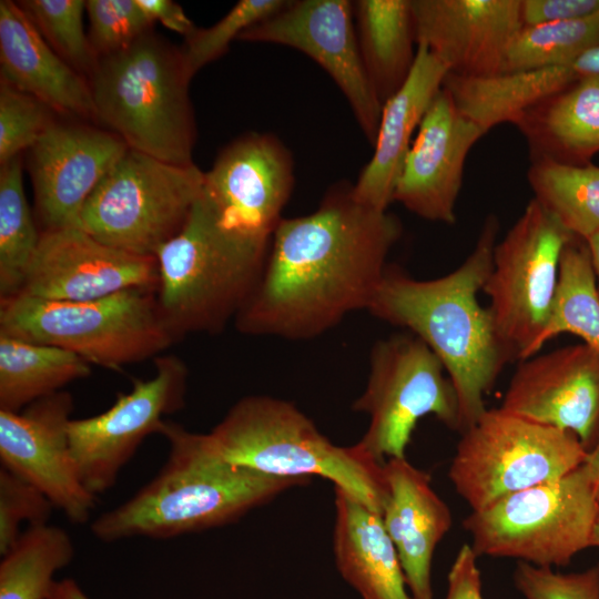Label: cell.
<instances>
[{
    "mask_svg": "<svg viewBox=\"0 0 599 599\" xmlns=\"http://www.w3.org/2000/svg\"><path fill=\"white\" fill-rule=\"evenodd\" d=\"M576 236L535 199L496 243L483 286L497 333L515 359L529 357L554 301L560 257Z\"/></svg>",
    "mask_w": 599,
    "mask_h": 599,
    "instance_id": "cell-12",
    "label": "cell"
},
{
    "mask_svg": "<svg viewBox=\"0 0 599 599\" xmlns=\"http://www.w3.org/2000/svg\"><path fill=\"white\" fill-rule=\"evenodd\" d=\"M498 232L497 216L488 215L467 258L438 278L416 280L388 264L367 309L419 337L440 359L457 394L460 434L487 409L485 396L516 361L477 297L493 267Z\"/></svg>",
    "mask_w": 599,
    "mask_h": 599,
    "instance_id": "cell-2",
    "label": "cell"
},
{
    "mask_svg": "<svg viewBox=\"0 0 599 599\" xmlns=\"http://www.w3.org/2000/svg\"><path fill=\"white\" fill-rule=\"evenodd\" d=\"M293 185L290 151L274 135L252 132L224 148L204 172L203 195L224 229L268 241Z\"/></svg>",
    "mask_w": 599,
    "mask_h": 599,
    "instance_id": "cell-16",
    "label": "cell"
},
{
    "mask_svg": "<svg viewBox=\"0 0 599 599\" xmlns=\"http://www.w3.org/2000/svg\"><path fill=\"white\" fill-rule=\"evenodd\" d=\"M514 124L531 160L589 164L599 152V78L573 82L526 110Z\"/></svg>",
    "mask_w": 599,
    "mask_h": 599,
    "instance_id": "cell-26",
    "label": "cell"
},
{
    "mask_svg": "<svg viewBox=\"0 0 599 599\" xmlns=\"http://www.w3.org/2000/svg\"><path fill=\"white\" fill-rule=\"evenodd\" d=\"M90 374L72 352L0 333V410L20 412Z\"/></svg>",
    "mask_w": 599,
    "mask_h": 599,
    "instance_id": "cell-29",
    "label": "cell"
},
{
    "mask_svg": "<svg viewBox=\"0 0 599 599\" xmlns=\"http://www.w3.org/2000/svg\"><path fill=\"white\" fill-rule=\"evenodd\" d=\"M387 499L382 518L397 550L413 599H434L432 565L437 545L453 525L447 504L428 473L405 458L384 463Z\"/></svg>",
    "mask_w": 599,
    "mask_h": 599,
    "instance_id": "cell-22",
    "label": "cell"
},
{
    "mask_svg": "<svg viewBox=\"0 0 599 599\" xmlns=\"http://www.w3.org/2000/svg\"><path fill=\"white\" fill-rule=\"evenodd\" d=\"M153 256L100 242L80 227L43 230L20 293L50 301L85 302L131 288H158Z\"/></svg>",
    "mask_w": 599,
    "mask_h": 599,
    "instance_id": "cell-17",
    "label": "cell"
},
{
    "mask_svg": "<svg viewBox=\"0 0 599 599\" xmlns=\"http://www.w3.org/2000/svg\"><path fill=\"white\" fill-rule=\"evenodd\" d=\"M402 233L397 216L358 202L352 184L333 185L313 213L281 220L236 328L308 339L368 309Z\"/></svg>",
    "mask_w": 599,
    "mask_h": 599,
    "instance_id": "cell-1",
    "label": "cell"
},
{
    "mask_svg": "<svg viewBox=\"0 0 599 599\" xmlns=\"http://www.w3.org/2000/svg\"><path fill=\"white\" fill-rule=\"evenodd\" d=\"M599 496L583 463L568 475L508 495L463 521L479 556L566 566L590 547Z\"/></svg>",
    "mask_w": 599,
    "mask_h": 599,
    "instance_id": "cell-8",
    "label": "cell"
},
{
    "mask_svg": "<svg viewBox=\"0 0 599 599\" xmlns=\"http://www.w3.org/2000/svg\"><path fill=\"white\" fill-rule=\"evenodd\" d=\"M74 556L70 535L49 524L29 526L0 562V599H48L53 575Z\"/></svg>",
    "mask_w": 599,
    "mask_h": 599,
    "instance_id": "cell-32",
    "label": "cell"
},
{
    "mask_svg": "<svg viewBox=\"0 0 599 599\" xmlns=\"http://www.w3.org/2000/svg\"><path fill=\"white\" fill-rule=\"evenodd\" d=\"M0 333L72 352L112 370L158 357L176 342L151 288L85 302L19 293L0 300Z\"/></svg>",
    "mask_w": 599,
    "mask_h": 599,
    "instance_id": "cell-7",
    "label": "cell"
},
{
    "mask_svg": "<svg viewBox=\"0 0 599 599\" xmlns=\"http://www.w3.org/2000/svg\"><path fill=\"white\" fill-rule=\"evenodd\" d=\"M576 81L567 64L483 77L448 72L443 89L457 110L486 134L501 123L514 124L526 110Z\"/></svg>",
    "mask_w": 599,
    "mask_h": 599,
    "instance_id": "cell-27",
    "label": "cell"
},
{
    "mask_svg": "<svg viewBox=\"0 0 599 599\" xmlns=\"http://www.w3.org/2000/svg\"><path fill=\"white\" fill-rule=\"evenodd\" d=\"M1 79L53 112L94 119L89 81L44 40L20 4L0 1Z\"/></svg>",
    "mask_w": 599,
    "mask_h": 599,
    "instance_id": "cell-24",
    "label": "cell"
},
{
    "mask_svg": "<svg viewBox=\"0 0 599 599\" xmlns=\"http://www.w3.org/2000/svg\"><path fill=\"white\" fill-rule=\"evenodd\" d=\"M138 3L154 23L161 22L167 29L189 37L196 28L180 4L171 0H138Z\"/></svg>",
    "mask_w": 599,
    "mask_h": 599,
    "instance_id": "cell-43",
    "label": "cell"
},
{
    "mask_svg": "<svg viewBox=\"0 0 599 599\" xmlns=\"http://www.w3.org/2000/svg\"><path fill=\"white\" fill-rule=\"evenodd\" d=\"M51 109L0 78V164L30 150L53 123Z\"/></svg>",
    "mask_w": 599,
    "mask_h": 599,
    "instance_id": "cell-37",
    "label": "cell"
},
{
    "mask_svg": "<svg viewBox=\"0 0 599 599\" xmlns=\"http://www.w3.org/2000/svg\"><path fill=\"white\" fill-rule=\"evenodd\" d=\"M583 466L599 496V437L593 447L587 453Z\"/></svg>",
    "mask_w": 599,
    "mask_h": 599,
    "instance_id": "cell-46",
    "label": "cell"
},
{
    "mask_svg": "<svg viewBox=\"0 0 599 599\" xmlns=\"http://www.w3.org/2000/svg\"><path fill=\"white\" fill-rule=\"evenodd\" d=\"M128 149L108 130L53 121L29 150L34 202L44 230L79 227L85 202Z\"/></svg>",
    "mask_w": 599,
    "mask_h": 599,
    "instance_id": "cell-19",
    "label": "cell"
},
{
    "mask_svg": "<svg viewBox=\"0 0 599 599\" xmlns=\"http://www.w3.org/2000/svg\"><path fill=\"white\" fill-rule=\"evenodd\" d=\"M333 552L342 578L363 599H413L382 515L334 487Z\"/></svg>",
    "mask_w": 599,
    "mask_h": 599,
    "instance_id": "cell-25",
    "label": "cell"
},
{
    "mask_svg": "<svg viewBox=\"0 0 599 599\" xmlns=\"http://www.w3.org/2000/svg\"><path fill=\"white\" fill-rule=\"evenodd\" d=\"M417 44L463 77L501 72L522 28L520 0H410Z\"/></svg>",
    "mask_w": 599,
    "mask_h": 599,
    "instance_id": "cell-21",
    "label": "cell"
},
{
    "mask_svg": "<svg viewBox=\"0 0 599 599\" xmlns=\"http://www.w3.org/2000/svg\"><path fill=\"white\" fill-rule=\"evenodd\" d=\"M203 447L235 467L281 478L331 480L382 515L387 499L384 463L356 443H332L293 403L265 395L245 396L209 432Z\"/></svg>",
    "mask_w": 599,
    "mask_h": 599,
    "instance_id": "cell-4",
    "label": "cell"
},
{
    "mask_svg": "<svg viewBox=\"0 0 599 599\" xmlns=\"http://www.w3.org/2000/svg\"><path fill=\"white\" fill-rule=\"evenodd\" d=\"M54 506L32 484L0 468V554L3 556L20 537L21 522L48 524Z\"/></svg>",
    "mask_w": 599,
    "mask_h": 599,
    "instance_id": "cell-39",
    "label": "cell"
},
{
    "mask_svg": "<svg viewBox=\"0 0 599 599\" xmlns=\"http://www.w3.org/2000/svg\"><path fill=\"white\" fill-rule=\"evenodd\" d=\"M159 434L169 443L167 460L131 498L92 521L99 540L166 539L221 527L308 483L225 464L203 447L199 433L171 420Z\"/></svg>",
    "mask_w": 599,
    "mask_h": 599,
    "instance_id": "cell-3",
    "label": "cell"
},
{
    "mask_svg": "<svg viewBox=\"0 0 599 599\" xmlns=\"http://www.w3.org/2000/svg\"><path fill=\"white\" fill-rule=\"evenodd\" d=\"M50 47L88 78L98 58L84 32L83 0H27L19 3Z\"/></svg>",
    "mask_w": 599,
    "mask_h": 599,
    "instance_id": "cell-35",
    "label": "cell"
},
{
    "mask_svg": "<svg viewBox=\"0 0 599 599\" xmlns=\"http://www.w3.org/2000/svg\"><path fill=\"white\" fill-rule=\"evenodd\" d=\"M564 333L576 335L599 351V292L589 248L579 237H573L561 253L549 316L529 357Z\"/></svg>",
    "mask_w": 599,
    "mask_h": 599,
    "instance_id": "cell-30",
    "label": "cell"
},
{
    "mask_svg": "<svg viewBox=\"0 0 599 599\" xmlns=\"http://www.w3.org/2000/svg\"><path fill=\"white\" fill-rule=\"evenodd\" d=\"M570 67L578 81L599 78V45L583 51L570 63Z\"/></svg>",
    "mask_w": 599,
    "mask_h": 599,
    "instance_id": "cell-44",
    "label": "cell"
},
{
    "mask_svg": "<svg viewBox=\"0 0 599 599\" xmlns=\"http://www.w3.org/2000/svg\"><path fill=\"white\" fill-rule=\"evenodd\" d=\"M448 588L445 599H484L478 556L470 545L464 544L447 576Z\"/></svg>",
    "mask_w": 599,
    "mask_h": 599,
    "instance_id": "cell-42",
    "label": "cell"
},
{
    "mask_svg": "<svg viewBox=\"0 0 599 599\" xmlns=\"http://www.w3.org/2000/svg\"><path fill=\"white\" fill-rule=\"evenodd\" d=\"M154 361V375L135 378L132 389L118 394L109 409L70 422L71 453L82 484L94 496L114 486L142 441L159 434L164 416L179 412L185 404V363L174 355L158 356Z\"/></svg>",
    "mask_w": 599,
    "mask_h": 599,
    "instance_id": "cell-13",
    "label": "cell"
},
{
    "mask_svg": "<svg viewBox=\"0 0 599 599\" xmlns=\"http://www.w3.org/2000/svg\"><path fill=\"white\" fill-rule=\"evenodd\" d=\"M40 237L23 187L21 156H17L0 170V300L21 292Z\"/></svg>",
    "mask_w": 599,
    "mask_h": 599,
    "instance_id": "cell-33",
    "label": "cell"
},
{
    "mask_svg": "<svg viewBox=\"0 0 599 599\" xmlns=\"http://www.w3.org/2000/svg\"><path fill=\"white\" fill-rule=\"evenodd\" d=\"M48 599H90L73 579L55 581Z\"/></svg>",
    "mask_w": 599,
    "mask_h": 599,
    "instance_id": "cell-45",
    "label": "cell"
},
{
    "mask_svg": "<svg viewBox=\"0 0 599 599\" xmlns=\"http://www.w3.org/2000/svg\"><path fill=\"white\" fill-rule=\"evenodd\" d=\"M285 0H241L221 20L206 29H195L182 51L183 62L192 78L201 68L226 52L242 32L281 10Z\"/></svg>",
    "mask_w": 599,
    "mask_h": 599,
    "instance_id": "cell-36",
    "label": "cell"
},
{
    "mask_svg": "<svg viewBox=\"0 0 599 599\" xmlns=\"http://www.w3.org/2000/svg\"><path fill=\"white\" fill-rule=\"evenodd\" d=\"M73 398L67 390L42 397L20 412L0 410L2 467L32 484L73 524H85L95 498L73 459L69 425Z\"/></svg>",
    "mask_w": 599,
    "mask_h": 599,
    "instance_id": "cell-15",
    "label": "cell"
},
{
    "mask_svg": "<svg viewBox=\"0 0 599 599\" xmlns=\"http://www.w3.org/2000/svg\"><path fill=\"white\" fill-rule=\"evenodd\" d=\"M599 11V0H520L522 27L568 21Z\"/></svg>",
    "mask_w": 599,
    "mask_h": 599,
    "instance_id": "cell-41",
    "label": "cell"
},
{
    "mask_svg": "<svg viewBox=\"0 0 599 599\" xmlns=\"http://www.w3.org/2000/svg\"><path fill=\"white\" fill-rule=\"evenodd\" d=\"M238 40L291 47L317 62L341 89L374 146L383 105L362 60L353 3L288 1L276 13L242 32Z\"/></svg>",
    "mask_w": 599,
    "mask_h": 599,
    "instance_id": "cell-14",
    "label": "cell"
},
{
    "mask_svg": "<svg viewBox=\"0 0 599 599\" xmlns=\"http://www.w3.org/2000/svg\"><path fill=\"white\" fill-rule=\"evenodd\" d=\"M500 408L573 434L588 453L599 437V351L582 343L521 359Z\"/></svg>",
    "mask_w": 599,
    "mask_h": 599,
    "instance_id": "cell-18",
    "label": "cell"
},
{
    "mask_svg": "<svg viewBox=\"0 0 599 599\" xmlns=\"http://www.w3.org/2000/svg\"><path fill=\"white\" fill-rule=\"evenodd\" d=\"M191 79L182 51L151 30L98 59L88 80L94 119L129 149L172 164H193Z\"/></svg>",
    "mask_w": 599,
    "mask_h": 599,
    "instance_id": "cell-6",
    "label": "cell"
},
{
    "mask_svg": "<svg viewBox=\"0 0 599 599\" xmlns=\"http://www.w3.org/2000/svg\"><path fill=\"white\" fill-rule=\"evenodd\" d=\"M512 578L526 599H599V564L581 572L562 573L519 561Z\"/></svg>",
    "mask_w": 599,
    "mask_h": 599,
    "instance_id": "cell-40",
    "label": "cell"
},
{
    "mask_svg": "<svg viewBox=\"0 0 599 599\" xmlns=\"http://www.w3.org/2000/svg\"><path fill=\"white\" fill-rule=\"evenodd\" d=\"M590 252L591 263L597 280V286L599 292V232L591 235L585 241Z\"/></svg>",
    "mask_w": 599,
    "mask_h": 599,
    "instance_id": "cell-47",
    "label": "cell"
},
{
    "mask_svg": "<svg viewBox=\"0 0 599 599\" xmlns=\"http://www.w3.org/2000/svg\"><path fill=\"white\" fill-rule=\"evenodd\" d=\"M534 197L568 232L583 241L599 232V166L531 160Z\"/></svg>",
    "mask_w": 599,
    "mask_h": 599,
    "instance_id": "cell-31",
    "label": "cell"
},
{
    "mask_svg": "<svg viewBox=\"0 0 599 599\" xmlns=\"http://www.w3.org/2000/svg\"><path fill=\"white\" fill-rule=\"evenodd\" d=\"M270 243L224 229L202 191L182 230L155 254L158 306L176 341L219 333L235 319L257 284Z\"/></svg>",
    "mask_w": 599,
    "mask_h": 599,
    "instance_id": "cell-5",
    "label": "cell"
},
{
    "mask_svg": "<svg viewBox=\"0 0 599 599\" xmlns=\"http://www.w3.org/2000/svg\"><path fill=\"white\" fill-rule=\"evenodd\" d=\"M89 41L97 58L119 52L152 30L138 0H88Z\"/></svg>",
    "mask_w": 599,
    "mask_h": 599,
    "instance_id": "cell-38",
    "label": "cell"
},
{
    "mask_svg": "<svg viewBox=\"0 0 599 599\" xmlns=\"http://www.w3.org/2000/svg\"><path fill=\"white\" fill-rule=\"evenodd\" d=\"M353 6L362 60L383 105L405 83L416 59L410 0H358Z\"/></svg>",
    "mask_w": 599,
    "mask_h": 599,
    "instance_id": "cell-28",
    "label": "cell"
},
{
    "mask_svg": "<svg viewBox=\"0 0 599 599\" xmlns=\"http://www.w3.org/2000/svg\"><path fill=\"white\" fill-rule=\"evenodd\" d=\"M599 45V11L583 18L522 27L511 39L501 72L570 64Z\"/></svg>",
    "mask_w": 599,
    "mask_h": 599,
    "instance_id": "cell-34",
    "label": "cell"
},
{
    "mask_svg": "<svg viewBox=\"0 0 599 599\" xmlns=\"http://www.w3.org/2000/svg\"><path fill=\"white\" fill-rule=\"evenodd\" d=\"M448 68L424 44H417L413 69L400 89L382 106L374 153L363 169L353 196L370 207L387 211L406 154Z\"/></svg>",
    "mask_w": 599,
    "mask_h": 599,
    "instance_id": "cell-23",
    "label": "cell"
},
{
    "mask_svg": "<svg viewBox=\"0 0 599 599\" xmlns=\"http://www.w3.org/2000/svg\"><path fill=\"white\" fill-rule=\"evenodd\" d=\"M352 408L369 416L357 444L380 463L385 457H406L413 432L424 416L434 415L459 430L458 398L443 363L409 332L374 344L366 386Z\"/></svg>",
    "mask_w": 599,
    "mask_h": 599,
    "instance_id": "cell-11",
    "label": "cell"
},
{
    "mask_svg": "<svg viewBox=\"0 0 599 599\" xmlns=\"http://www.w3.org/2000/svg\"><path fill=\"white\" fill-rule=\"evenodd\" d=\"M590 547H599V509L591 535Z\"/></svg>",
    "mask_w": 599,
    "mask_h": 599,
    "instance_id": "cell-48",
    "label": "cell"
},
{
    "mask_svg": "<svg viewBox=\"0 0 599 599\" xmlns=\"http://www.w3.org/2000/svg\"><path fill=\"white\" fill-rule=\"evenodd\" d=\"M204 172L128 149L85 202L79 227L102 243L153 256L184 226Z\"/></svg>",
    "mask_w": 599,
    "mask_h": 599,
    "instance_id": "cell-9",
    "label": "cell"
},
{
    "mask_svg": "<svg viewBox=\"0 0 599 599\" xmlns=\"http://www.w3.org/2000/svg\"><path fill=\"white\" fill-rule=\"evenodd\" d=\"M483 135L441 88L406 154L393 202L424 220L454 224L466 158Z\"/></svg>",
    "mask_w": 599,
    "mask_h": 599,
    "instance_id": "cell-20",
    "label": "cell"
},
{
    "mask_svg": "<svg viewBox=\"0 0 599 599\" xmlns=\"http://www.w3.org/2000/svg\"><path fill=\"white\" fill-rule=\"evenodd\" d=\"M460 435L448 477L471 511L559 479L579 467L587 456L573 434L500 407L486 409Z\"/></svg>",
    "mask_w": 599,
    "mask_h": 599,
    "instance_id": "cell-10",
    "label": "cell"
}]
</instances>
